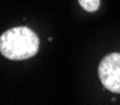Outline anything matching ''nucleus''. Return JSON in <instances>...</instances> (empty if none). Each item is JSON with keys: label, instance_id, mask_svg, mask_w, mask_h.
Listing matches in <instances>:
<instances>
[{"label": "nucleus", "instance_id": "f257e3e1", "mask_svg": "<svg viewBox=\"0 0 120 105\" xmlns=\"http://www.w3.org/2000/svg\"><path fill=\"white\" fill-rule=\"evenodd\" d=\"M39 38L28 27H15L0 37V52L8 60L22 61L37 54Z\"/></svg>", "mask_w": 120, "mask_h": 105}, {"label": "nucleus", "instance_id": "f03ea898", "mask_svg": "<svg viewBox=\"0 0 120 105\" xmlns=\"http://www.w3.org/2000/svg\"><path fill=\"white\" fill-rule=\"evenodd\" d=\"M99 77L105 89L120 94V53H110L99 65Z\"/></svg>", "mask_w": 120, "mask_h": 105}, {"label": "nucleus", "instance_id": "7ed1b4c3", "mask_svg": "<svg viewBox=\"0 0 120 105\" xmlns=\"http://www.w3.org/2000/svg\"><path fill=\"white\" fill-rule=\"evenodd\" d=\"M79 4L81 8L85 9L89 13H94L99 9L100 6V0H79Z\"/></svg>", "mask_w": 120, "mask_h": 105}]
</instances>
